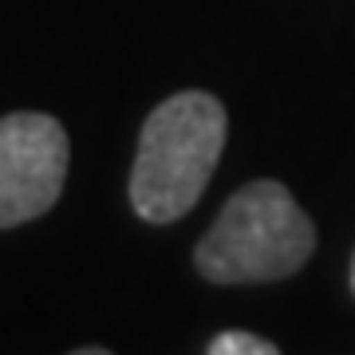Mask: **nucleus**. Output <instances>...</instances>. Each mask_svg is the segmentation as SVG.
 <instances>
[{"mask_svg": "<svg viewBox=\"0 0 355 355\" xmlns=\"http://www.w3.org/2000/svg\"><path fill=\"white\" fill-rule=\"evenodd\" d=\"M316 253V225L280 182L261 178L233 193L209 225L193 265L214 284L284 280Z\"/></svg>", "mask_w": 355, "mask_h": 355, "instance_id": "f03ea898", "label": "nucleus"}, {"mask_svg": "<svg viewBox=\"0 0 355 355\" xmlns=\"http://www.w3.org/2000/svg\"><path fill=\"white\" fill-rule=\"evenodd\" d=\"M229 119L209 91H178L158 103L139 135L130 205L142 221L170 225L202 202L225 150Z\"/></svg>", "mask_w": 355, "mask_h": 355, "instance_id": "f257e3e1", "label": "nucleus"}, {"mask_svg": "<svg viewBox=\"0 0 355 355\" xmlns=\"http://www.w3.org/2000/svg\"><path fill=\"white\" fill-rule=\"evenodd\" d=\"M205 355H280V347L257 331H221L209 340Z\"/></svg>", "mask_w": 355, "mask_h": 355, "instance_id": "20e7f679", "label": "nucleus"}, {"mask_svg": "<svg viewBox=\"0 0 355 355\" xmlns=\"http://www.w3.org/2000/svg\"><path fill=\"white\" fill-rule=\"evenodd\" d=\"M352 288H355V261H352Z\"/></svg>", "mask_w": 355, "mask_h": 355, "instance_id": "423d86ee", "label": "nucleus"}, {"mask_svg": "<svg viewBox=\"0 0 355 355\" xmlns=\"http://www.w3.org/2000/svg\"><path fill=\"white\" fill-rule=\"evenodd\" d=\"M71 355H111L107 347H79V352H71Z\"/></svg>", "mask_w": 355, "mask_h": 355, "instance_id": "39448f33", "label": "nucleus"}, {"mask_svg": "<svg viewBox=\"0 0 355 355\" xmlns=\"http://www.w3.org/2000/svg\"><path fill=\"white\" fill-rule=\"evenodd\" d=\"M67 130L40 111L0 119V229L36 221L67 182Z\"/></svg>", "mask_w": 355, "mask_h": 355, "instance_id": "7ed1b4c3", "label": "nucleus"}]
</instances>
